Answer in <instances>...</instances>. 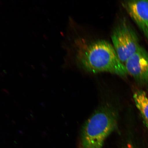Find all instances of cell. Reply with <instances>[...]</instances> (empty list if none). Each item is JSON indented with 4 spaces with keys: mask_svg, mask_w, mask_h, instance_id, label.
Wrapping results in <instances>:
<instances>
[{
    "mask_svg": "<svg viewBox=\"0 0 148 148\" xmlns=\"http://www.w3.org/2000/svg\"><path fill=\"white\" fill-rule=\"evenodd\" d=\"M77 57L83 67L91 73L108 72L122 77L128 74L113 46L104 40L91 42L79 47Z\"/></svg>",
    "mask_w": 148,
    "mask_h": 148,
    "instance_id": "cell-1",
    "label": "cell"
},
{
    "mask_svg": "<svg viewBox=\"0 0 148 148\" xmlns=\"http://www.w3.org/2000/svg\"><path fill=\"white\" fill-rule=\"evenodd\" d=\"M117 115L112 107L105 105L96 111L82 128L83 148H101L105 139L117 125Z\"/></svg>",
    "mask_w": 148,
    "mask_h": 148,
    "instance_id": "cell-2",
    "label": "cell"
},
{
    "mask_svg": "<svg viewBox=\"0 0 148 148\" xmlns=\"http://www.w3.org/2000/svg\"><path fill=\"white\" fill-rule=\"evenodd\" d=\"M111 37L113 46L120 60L124 64L140 46L136 31L125 19L114 28Z\"/></svg>",
    "mask_w": 148,
    "mask_h": 148,
    "instance_id": "cell-3",
    "label": "cell"
},
{
    "mask_svg": "<svg viewBox=\"0 0 148 148\" xmlns=\"http://www.w3.org/2000/svg\"><path fill=\"white\" fill-rule=\"evenodd\" d=\"M124 64L127 73L135 79L148 82V53L143 48L140 46Z\"/></svg>",
    "mask_w": 148,
    "mask_h": 148,
    "instance_id": "cell-4",
    "label": "cell"
},
{
    "mask_svg": "<svg viewBox=\"0 0 148 148\" xmlns=\"http://www.w3.org/2000/svg\"><path fill=\"white\" fill-rule=\"evenodd\" d=\"M123 5L148 42V1H127Z\"/></svg>",
    "mask_w": 148,
    "mask_h": 148,
    "instance_id": "cell-5",
    "label": "cell"
},
{
    "mask_svg": "<svg viewBox=\"0 0 148 148\" xmlns=\"http://www.w3.org/2000/svg\"><path fill=\"white\" fill-rule=\"evenodd\" d=\"M134 99L144 123L148 129V98L147 94L143 90H138L135 92Z\"/></svg>",
    "mask_w": 148,
    "mask_h": 148,
    "instance_id": "cell-6",
    "label": "cell"
},
{
    "mask_svg": "<svg viewBox=\"0 0 148 148\" xmlns=\"http://www.w3.org/2000/svg\"><path fill=\"white\" fill-rule=\"evenodd\" d=\"M128 148H134V147H132V146H130V147H129Z\"/></svg>",
    "mask_w": 148,
    "mask_h": 148,
    "instance_id": "cell-7",
    "label": "cell"
}]
</instances>
